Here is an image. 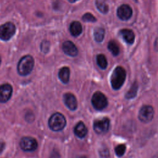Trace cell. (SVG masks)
Instances as JSON below:
<instances>
[{"mask_svg": "<svg viewBox=\"0 0 158 158\" xmlns=\"http://www.w3.org/2000/svg\"><path fill=\"white\" fill-rule=\"evenodd\" d=\"M109 127L110 120L107 117L97 119L93 123V129L98 134L106 133L109 130Z\"/></svg>", "mask_w": 158, "mask_h": 158, "instance_id": "obj_7", "label": "cell"}, {"mask_svg": "<svg viewBox=\"0 0 158 158\" xmlns=\"http://www.w3.org/2000/svg\"><path fill=\"white\" fill-rule=\"evenodd\" d=\"M91 103L94 109L98 110H101L107 107L108 101L106 96L102 93L96 91L92 96Z\"/></svg>", "mask_w": 158, "mask_h": 158, "instance_id": "obj_5", "label": "cell"}, {"mask_svg": "<svg viewBox=\"0 0 158 158\" xmlns=\"http://www.w3.org/2000/svg\"><path fill=\"white\" fill-rule=\"evenodd\" d=\"M64 101L66 106L72 110H74L77 108V101L75 96L70 93L64 94Z\"/></svg>", "mask_w": 158, "mask_h": 158, "instance_id": "obj_12", "label": "cell"}, {"mask_svg": "<svg viewBox=\"0 0 158 158\" xmlns=\"http://www.w3.org/2000/svg\"><path fill=\"white\" fill-rule=\"evenodd\" d=\"M16 31L15 25L12 22H6L0 26V39L3 41L9 40Z\"/></svg>", "mask_w": 158, "mask_h": 158, "instance_id": "obj_4", "label": "cell"}, {"mask_svg": "<svg viewBox=\"0 0 158 158\" xmlns=\"http://www.w3.org/2000/svg\"><path fill=\"white\" fill-rule=\"evenodd\" d=\"M82 19L85 22H94L96 21V19L94 15H93L90 13H86L82 17Z\"/></svg>", "mask_w": 158, "mask_h": 158, "instance_id": "obj_23", "label": "cell"}, {"mask_svg": "<svg viewBox=\"0 0 158 158\" xmlns=\"http://www.w3.org/2000/svg\"><path fill=\"white\" fill-rule=\"evenodd\" d=\"M154 110L151 106L144 105L141 107L138 112V118L144 123H148L154 117Z\"/></svg>", "mask_w": 158, "mask_h": 158, "instance_id": "obj_6", "label": "cell"}, {"mask_svg": "<svg viewBox=\"0 0 158 158\" xmlns=\"http://www.w3.org/2000/svg\"><path fill=\"white\" fill-rule=\"evenodd\" d=\"M67 1H69L70 2H72V3H73V2H76V1H77L78 0H67Z\"/></svg>", "mask_w": 158, "mask_h": 158, "instance_id": "obj_26", "label": "cell"}, {"mask_svg": "<svg viewBox=\"0 0 158 158\" xmlns=\"http://www.w3.org/2000/svg\"><path fill=\"white\" fill-rule=\"evenodd\" d=\"M96 6L97 9L102 14H106L109 11V7L108 6L101 1H96Z\"/></svg>", "mask_w": 158, "mask_h": 158, "instance_id": "obj_21", "label": "cell"}, {"mask_svg": "<svg viewBox=\"0 0 158 158\" xmlns=\"http://www.w3.org/2000/svg\"><path fill=\"white\" fill-rule=\"evenodd\" d=\"M62 50L64 52L70 57H75L78 54V49L75 44L70 41H67L62 44Z\"/></svg>", "mask_w": 158, "mask_h": 158, "instance_id": "obj_11", "label": "cell"}, {"mask_svg": "<svg viewBox=\"0 0 158 158\" xmlns=\"http://www.w3.org/2000/svg\"><path fill=\"white\" fill-rule=\"evenodd\" d=\"M66 125V120L65 117L59 112L53 114L48 120V125L49 128L55 131L62 130Z\"/></svg>", "mask_w": 158, "mask_h": 158, "instance_id": "obj_3", "label": "cell"}, {"mask_svg": "<svg viewBox=\"0 0 158 158\" xmlns=\"http://www.w3.org/2000/svg\"><path fill=\"white\" fill-rule=\"evenodd\" d=\"M119 34L122 36L123 39L127 43L131 44L134 43L135 33L131 30L127 28L122 29L120 30Z\"/></svg>", "mask_w": 158, "mask_h": 158, "instance_id": "obj_13", "label": "cell"}, {"mask_svg": "<svg viewBox=\"0 0 158 158\" xmlns=\"http://www.w3.org/2000/svg\"><path fill=\"white\" fill-rule=\"evenodd\" d=\"M20 146L22 149L25 151H33L38 147L37 141L32 137L25 136L21 139Z\"/></svg>", "mask_w": 158, "mask_h": 158, "instance_id": "obj_8", "label": "cell"}, {"mask_svg": "<svg viewBox=\"0 0 158 158\" xmlns=\"http://www.w3.org/2000/svg\"><path fill=\"white\" fill-rule=\"evenodd\" d=\"M70 69L67 67L61 68L59 72L58 76L60 81L64 83H67L70 78Z\"/></svg>", "mask_w": 158, "mask_h": 158, "instance_id": "obj_16", "label": "cell"}, {"mask_svg": "<svg viewBox=\"0 0 158 158\" xmlns=\"http://www.w3.org/2000/svg\"><path fill=\"white\" fill-rule=\"evenodd\" d=\"M133 14L131 7L128 4H122L117 10V15L122 20H128Z\"/></svg>", "mask_w": 158, "mask_h": 158, "instance_id": "obj_9", "label": "cell"}, {"mask_svg": "<svg viewBox=\"0 0 158 158\" xmlns=\"http://www.w3.org/2000/svg\"><path fill=\"white\" fill-rule=\"evenodd\" d=\"M50 43L48 41H43L41 44V50L44 53H47L49 51Z\"/></svg>", "mask_w": 158, "mask_h": 158, "instance_id": "obj_24", "label": "cell"}, {"mask_svg": "<svg viewBox=\"0 0 158 158\" xmlns=\"http://www.w3.org/2000/svg\"><path fill=\"white\" fill-rule=\"evenodd\" d=\"M87 133L88 129L83 122H79L77 123L74 128V133L77 136L82 138L86 135Z\"/></svg>", "mask_w": 158, "mask_h": 158, "instance_id": "obj_14", "label": "cell"}, {"mask_svg": "<svg viewBox=\"0 0 158 158\" xmlns=\"http://www.w3.org/2000/svg\"><path fill=\"white\" fill-rule=\"evenodd\" d=\"M126 151V146L124 144H120L117 145L115 148V152L117 156H122Z\"/></svg>", "mask_w": 158, "mask_h": 158, "instance_id": "obj_22", "label": "cell"}, {"mask_svg": "<svg viewBox=\"0 0 158 158\" xmlns=\"http://www.w3.org/2000/svg\"><path fill=\"white\" fill-rule=\"evenodd\" d=\"M105 30L102 27H97L94 30V38L96 42L101 43L104 38Z\"/></svg>", "mask_w": 158, "mask_h": 158, "instance_id": "obj_17", "label": "cell"}, {"mask_svg": "<svg viewBox=\"0 0 158 158\" xmlns=\"http://www.w3.org/2000/svg\"><path fill=\"white\" fill-rule=\"evenodd\" d=\"M137 90H138V85L136 82H135L131 86L130 89L126 93L125 97L127 99H131L134 98L136 95Z\"/></svg>", "mask_w": 158, "mask_h": 158, "instance_id": "obj_20", "label": "cell"}, {"mask_svg": "<svg viewBox=\"0 0 158 158\" xmlns=\"http://www.w3.org/2000/svg\"><path fill=\"white\" fill-rule=\"evenodd\" d=\"M1 57H0V64H1Z\"/></svg>", "mask_w": 158, "mask_h": 158, "instance_id": "obj_28", "label": "cell"}, {"mask_svg": "<svg viewBox=\"0 0 158 158\" xmlns=\"http://www.w3.org/2000/svg\"><path fill=\"white\" fill-rule=\"evenodd\" d=\"M96 62L101 69H105L107 66V60L104 54H100L96 56Z\"/></svg>", "mask_w": 158, "mask_h": 158, "instance_id": "obj_19", "label": "cell"}, {"mask_svg": "<svg viewBox=\"0 0 158 158\" xmlns=\"http://www.w3.org/2000/svg\"><path fill=\"white\" fill-rule=\"evenodd\" d=\"M77 158H86V157L85 156H80V157H77Z\"/></svg>", "mask_w": 158, "mask_h": 158, "instance_id": "obj_27", "label": "cell"}, {"mask_svg": "<svg viewBox=\"0 0 158 158\" xmlns=\"http://www.w3.org/2000/svg\"><path fill=\"white\" fill-rule=\"evenodd\" d=\"M34 59L32 56L27 55L22 57L17 65L18 73L22 76H26L31 73L34 66Z\"/></svg>", "mask_w": 158, "mask_h": 158, "instance_id": "obj_2", "label": "cell"}, {"mask_svg": "<svg viewBox=\"0 0 158 158\" xmlns=\"http://www.w3.org/2000/svg\"><path fill=\"white\" fill-rule=\"evenodd\" d=\"M107 48H108V49L111 52V53L112 54L113 56H117V55H118L119 52H120L119 47H118L117 43L115 41H114V40L110 41L108 43Z\"/></svg>", "mask_w": 158, "mask_h": 158, "instance_id": "obj_18", "label": "cell"}, {"mask_svg": "<svg viewBox=\"0 0 158 158\" xmlns=\"http://www.w3.org/2000/svg\"><path fill=\"white\" fill-rule=\"evenodd\" d=\"M12 94V87L9 83L0 86V102H6L9 100Z\"/></svg>", "mask_w": 158, "mask_h": 158, "instance_id": "obj_10", "label": "cell"}, {"mask_svg": "<svg viewBox=\"0 0 158 158\" xmlns=\"http://www.w3.org/2000/svg\"><path fill=\"white\" fill-rule=\"evenodd\" d=\"M83 31L81 24L78 21H73L70 25V32L75 37L78 36Z\"/></svg>", "mask_w": 158, "mask_h": 158, "instance_id": "obj_15", "label": "cell"}, {"mask_svg": "<svg viewBox=\"0 0 158 158\" xmlns=\"http://www.w3.org/2000/svg\"><path fill=\"white\" fill-rule=\"evenodd\" d=\"M4 148V143L2 141H0V153L3 151Z\"/></svg>", "mask_w": 158, "mask_h": 158, "instance_id": "obj_25", "label": "cell"}, {"mask_svg": "<svg viewBox=\"0 0 158 158\" xmlns=\"http://www.w3.org/2000/svg\"><path fill=\"white\" fill-rule=\"evenodd\" d=\"M126 78V71L121 66L116 67L111 76L110 83L114 89H119L123 85Z\"/></svg>", "mask_w": 158, "mask_h": 158, "instance_id": "obj_1", "label": "cell"}]
</instances>
